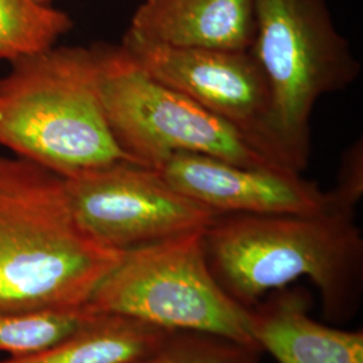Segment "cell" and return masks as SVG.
Instances as JSON below:
<instances>
[{
  "label": "cell",
  "mask_w": 363,
  "mask_h": 363,
  "mask_svg": "<svg viewBox=\"0 0 363 363\" xmlns=\"http://www.w3.org/2000/svg\"><path fill=\"white\" fill-rule=\"evenodd\" d=\"M363 194L362 140L350 145L342 156L337 186L327 191L330 208L355 216V208Z\"/></svg>",
  "instance_id": "cell-16"
},
{
  "label": "cell",
  "mask_w": 363,
  "mask_h": 363,
  "mask_svg": "<svg viewBox=\"0 0 363 363\" xmlns=\"http://www.w3.org/2000/svg\"><path fill=\"white\" fill-rule=\"evenodd\" d=\"M172 333L125 316L94 313L50 347L10 355L0 363H130L157 350Z\"/></svg>",
  "instance_id": "cell-12"
},
{
  "label": "cell",
  "mask_w": 363,
  "mask_h": 363,
  "mask_svg": "<svg viewBox=\"0 0 363 363\" xmlns=\"http://www.w3.org/2000/svg\"><path fill=\"white\" fill-rule=\"evenodd\" d=\"M202 232L123 252L85 307L169 331L226 337L259 351L252 310L234 301L213 277Z\"/></svg>",
  "instance_id": "cell-4"
},
{
  "label": "cell",
  "mask_w": 363,
  "mask_h": 363,
  "mask_svg": "<svg viewBox=\"0 0 363 363\" xmlns=\"http://www.w3.org/2000/svg\"><path fill=\"white\" fill-rule=\"evenodd\" d=\"M250 310L256 345L279 363H363L362 330L313 320L310 295L303 289H276Z\"/></svg>",
  "instance_id": "cell-11"
},
{
  "label": "cell",
  "mask_w": 363,
  "mask_h": 363,
  "mask_svg": "<svg viewBox=\"0 0 363 363\" xmlns=\"http://www.w3.org/2000/svg\"><path fill=\"white\" fill-rule=\"evenodd\" d=\"M73 27L67 13L34 0H0V61L49 49Z\"/></svg>",
  "instance_id": "cell-13"
},
{
  "label": "cell",
  "mask_w": 363,
  "mask_h": 363,
  "mask_svg": "<svg viewBox=\"0 0 363 363\" xmlns=\"http://www.w3.org/2000/svg\"><path fill=\"white\" fill-rule=\"evenodd\" d=\"M96 52L105 120L117 145L135 162L157 169L169 156L187 152L249 167L286 169L230 124L148 76L120 45L99 43Z\"/></svg>",
  "instance_id": "cell-6"
},
{
  "label": "cell",
  "mask_w": 363,
  "mask_h": 363,
  "mask_svg": "<svg viewBox=\"0 0 363 363\" xmlns=\"http://www.w3.org/2000/svg\"><path fill=\"white\" fill-rule=\"evenodd\" d=\"M127 33L171 48L249 52L255 0H143Z\"/></svg>",
  "instance_id": "cell-10"
},
{
  "label": "cell",
  "mask_w": 363,
  "mask_h": 363,
  "mask_svg": "<svg viewBox=\"0 0 363 363\" xmlns=\"http://www.w3.org/2000/svg\"><path fill=\"white\" fill-rule=\"evenodd\" d=\"M261 354L226 337L174 331L157 350L130 363H261Z\"/></svg>",
  "instance_id": "cell-15"
},
{
  "label": "cell",
  "mask_w": 363,
  "mask_h": 363,
  "mask_svg": "<svg viewBox=\"0 0 363 363\" xmlns=\"http://www.w3.org/2000/svg\"><path fill=\"white\" fill-rule=\"evenodd\" d=\"M157 171L217 214H315L331 210L327 191L288 169L249 167L201 154L169 156Z\"/></svg>",
  "instance_id": "cell-9"
},
{
  "label": "cell",
  "mask_w": 363,
  "mask_h": 363,
  "mask_svg": "<svg viewBox=\"0 0 363 363\" xmlns=\"http://www.w3.org/2000/svg\"><path fill=\"white\" fill-rule=\"evenodd\" d=\"M120 46L148 76L240 130L276 166L300 172L276 130L271 91L250 52L171 48L128 33Z\"/></svg>",
  "instance_id": "cell-7"
},
{
  "label": "cell",
  "mask_w": 363,
  "mask_h": 363,
  "mask_svg": "<svg viewBox=\"0 0 363 363\" xmlns=\"http://www.w3.org/2000/svg\"><path fill=\"white\" fill-rule=\"evenodd\" d=\"M121 255L82 229L62 177L0 156V313L82 308Z\"/></svg>",
  "instance_id": "cell-2"
},
{
  "label": "cell",
  "mask_w": 363,
  "mask_h": 363,
  "mask_svg": "<svg viewBox=\"0 0 363 363\" xmlns=\"http://www.w3.org/2000/svg\"><path fill=\"white\" fill-rule=\"evenodd\" d=\"M93 315L86 307L65 311L0 313V351L21 355L50 347L76 333Z\"/></svg>",
  "instance_id": "cell-14"
},
{
  "label": "cell",
  "mask_w": 363,
  "mask_h": 363,
  "mask_svg": "<svg viewBox=\"0 0 363 363\" xmlns=\"http://www.w3.org/2000/svg\"><path fill=\"white\" fill-rule=\"evenodd\" d=\"M255 15L249 52L267 79L279 136L303 172L315 105L349 88L362 67L334 25L327 0H255Z\"/></svg>",
  "instance_id": "cell-5"
},
{
  "label": "cell",
  "mask_w": 363,
  "mask_h": 363,
  "mask_svg": "<svg viewBox=\"0 0 363 363\" xmlns=\"http://www.w3.org/2000/svg\"><path fill=\"white\" fill-rule=\"evenodd\" d=\"M202 247L216 281L245 308L308 277L327 320L346 322L359 311L363 238L352 214H218L203 229Z\"/></svg>",
  "instance_id": "cell-1"
},
{
  "label": "cell",
  "mask_w": 363,
  "mask_h": 363,
  "mask_svg": "<svg viewBox=\"0 0 363 363\" xmlns=\"http://www.w3.org/2000/svg\"><path fill=\"white\" fill-rule=\"evenodd\" d=\"M0 77V145L62 178L132 160L108 127L96 45L22 55Z\"/></svg>",
  "instance_id": "cell-3"
},
{
  "label": "cell",
  "mask_w": 363,
  "mask_h": 363,
  "mask_svg": "<svg viewBox=\"0 0 363 363\" xmlns=\"http://www.w3.org/2000/svg\"><path fill=\"white\" fill-rule=\"evenodd\" d=\"M34 1H37L39 4H43V6H52V4H50L52 0H34Z\"/></svg>",
  "instance_id": "cell-17"
},
{
  "label": "cell",
  "mask_w": 363,
  "mask_h": 363,
  "mask_svg": "<svg viewBox=\"0 0 363 363\" xmlns=\"http://www.w3.org/2000/svg\"><path fill=\"white\" fill-rule=\"evenodd\" d=\"M64 179L82 229L118 252L202 232L218 216L175 190L157 169L132 160Z\"/></svg>",
  "instance_id": "cell-8"
}]
</instances>
